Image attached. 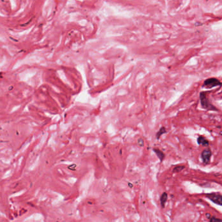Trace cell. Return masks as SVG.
I'll list each match as a JSON object with an SVG mask.
<instances>
[{"label": "cell", "instance_id": "cell-1", "mask_svg": "<svg viewBox=\"0 0 222 222\" xmlns=\"http://www.w3.org/2000/svg\"><path fill=\"white\" fill-rule=\"evenodd\" d=\"M209 92L207 91H202L199 93V99L200 103L203 109L206 110V111H218V109L216 108L214 105L210 102L209 97H207V93Z\"/></svg>", "mask_w": 222, "mask_h": 222}, {"label": "cell", "instance_id": "cell-2", "mask_svg": "<svg viewBox=\"0 0 222 222\" xmlns=\"http://www.w3.org/2000/svg\"><path fill=\"white\" fill-rule=\"evenodd\" d=\"M222 86L221 82L218 79L214 78H211L205 79L202 86L203 88H208V89H210V88H214V87H216V86Z\"/></svg>", "mask_w": 222, "mask_h": 222}, {"label": "cell", "instance_id": "cell-3", "mask_svg": "<svg viewBox=\"0 0 222 222\" xmlns=\"http://www.w3.org/2000/svg\"><path fill=\"white\" fill-rule=\"evenodd\" d=\"M206 197L216 205L222 206V195L218 193H210L206 194Z\"/></svg>", "mask_w": 222, "mask_h": 222}, {"label": "cell", "instance_id": "cell-4", "mask_svg": "<svg viewBox=\"0 0 222 222\" xmlns=\"http://www.w3.org/2000/svg\"><path fill=\"white\" fill-rule=\"evenodd\" d=\"M212 155V151L209 148L205 149L204 150L201 152V160L205 165L209 164Z\"/></svg>", "mask_w": 222, "mask_h": 222}, {"label": "cell", "instance_id": "cell-5", "mask_svg": "<svg viewBox=\"0 0 222 222\" xmlns=\"http://www.w3.org/2000/svg\"><path fill=\"white\" fill-rule=\"evenodd\" d=\"M197 142L198 145L199 146H202L203 147H209V142L206 138H205L204 136H199L197 139Z\"/></svg>", "mask_w": 222, "mask_h": 222}, {"label": "cell", "instance_id": "cell-6", "mask_svg": "<svg viewBox=\"0 0 222 222\" xmlns=\"http://www.w3.org/2000/svg\"><path fill=\"white\" fill-rule=\"evenodd\" d=\"M168 200V194L166 192H164L162 195L160 196V204H161V207L162 208H164L165 207V204L166 203Z\"/></svg>", "mask_w": 222, "mask_h": 222}, {"label": "cell", "instance_id": "cell-7", "mask_svg": "<svg viewBox=\"0 0 222 222\" xmlns=\"http://www.w3.org/2000/svg\"><path fill=\"white\" fill-rule=\"evenodd\" d=\"M154 151L155 152V153L156 154V155L158 156V157L159 158V159L160 161H162L164 160V153L162 151H161L160 150H159V149H154Z\"/></svg>", "mask_w": 222, "mask_h": 222}, {"label": "cell", "instance_id": "cell-8", "mask_svg": "<svg viewBox=\"0 0 222 222\" xmlns=\"http://www.w3.org/2000/svg\"><path fill=\"white\" fill-rule=\"evenodd\" d=\"M184 168H185V166H175L174 168V170H173V172L174 173L181 172V171H183Z\"/></svg>", "mask_w": 222, "mask_h": 222}, {"label": "cell", "instance_id": "cell-9", "mask_svg": "<svg viewBox=\"0 0 222 222\" xmlns=\"http://www.w3.org/2000/svg\"><path fill=\"white\" fill-rule=\"evenodd\" d=\"M166 133V130L165 127H162L157 133V135H156V138H157V139H159L161 135L164 134V133Z\"/></svg>", "mask_w": 222, "mask_h": 222}, {"label": "cell", "instance_id": "cell-10", "mask_svg": "<svg viewBox=\"0 0 222 222\" xmlns=\"http://www.w3.org/2000/svg\"><path fill=\"white\" fill-rule=\"evenodd\" d=\"M209 222H222V219L216 218L215 216H211L210 218Z\"/></svg>", "mask_w": 222, "mask_h": 222}, {"label": "cell", "instance_id": "cell-11", "mask_svg": "<svg viewBox=\"0 0 222 222\" xmlns=\"http://www.w3.org/2000/svg\"><path fill=\"white\" fill-rule=\"evenodd\" d=\"M138 142H139V144L140 146H144V141L143 140L141 139H139V140H138Z\"/></svg>", "mask_w": 222, "mask_h": 222}, {"label": "cell", "instance_id": "cell-12", "mask_svg": "<svg viewBox=\"0 0 222 222\" xmlns=\"http://www.w3.org/2000/svg\"><path fill=\"white\" fill-rule=\"evenodd\" d=\"M206 216H207V217H208V218H210V217H211V216H210V214H206Z\"/></svg>", "mask_w": 222, "mask_h": 222}]
</instances>
